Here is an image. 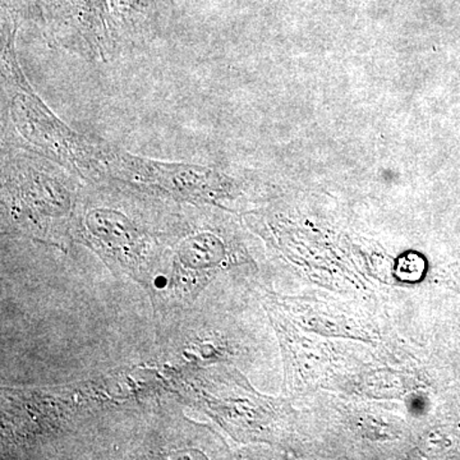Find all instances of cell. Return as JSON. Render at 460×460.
<instances>
[{
  "mask_svg": "<svg viewBox=\"0 0 460 460\" xmlns=\"http://www.w3.org/2000/svg\"><path fill=\"white\" fill-rule=\"evenodd\" d=\"M59 2L50 16L49 44L90 62H109L119 45L98 0Z\"/></svg>",
  "mask_w": 460,
  "mask_h": 460,
  "instance_id": "5b68a950",
  "label": "cell"
},
{
  "mask_svg": "<svg viewBox=\"0 0 460 460\" xmlns=\"http://www.w3.org/2000/svg\"><path fill=\"white\" fill-rule=\"evenodd\" d=\"M16 33L13 27L2 41V144L47 157L84 183L104 181L107 142L75 131L39 98L18 62Z\"/></svg>",
  "mask_w": 460,
  "mask_h": 460,
  "instance_id": "7a4b0ae2",
  "label": "cell"
},
{
  "mask_svg": "<svg viewBox=\"0 0 460 460\" xmlns=\"http://www.w3.org/2000/svg\"><path fill=\"white\" fill-rule=\"evenodd\" d=\"M105 180L181 205H213L226 195V181L214 169L189 163L133 155L108 144Z\"/></svg>",
  "mask_w": 460,
  "mask_h": 460,
  "instance_id": "277c9868",
  "label": "cell"
},
{
  "mask_svg": "<svg viewBox=\"0 0 460 460\" xmlns=\"http://www.w3.org/2000/svg\"><path fill=\"white\" fill-rule=\"evenodd\" d=\"M181 206L113 180L84 183L72 219V239L93 250L111 271L147 287Z\"/></svg>",
  "mask_w": 460,
  "mask_h": 460,
  "instance_id": "6da1fadb",
  "label": "cell"
},
{
  "mask_svg": "<svg viewBox=\"0 0 460 460\" xmlns=\"http://www.w3.org/2000/svg\"><path fill=\"white\" fill-rule=\"evenodd\" d=\"M84 181L47 157L2 144V226L65 247Z\"/></svg>",
  "mask_w": 460,
  "mask_h": 460,
  "instance_id": "3957f363",
  "label": "cell"
}]
</instances>
